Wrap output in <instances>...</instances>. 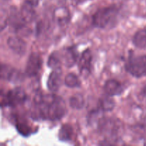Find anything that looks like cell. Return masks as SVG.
I'll return each instance as SVG.
<instances>
[{"instance_id":"obj_1","label":"cell","mask_w":146,"mask_h":146,"mask_svg":"<svg viewBox=\"0 0 146 146\" xmlns=\"http://www.w3.org/2000/svg\"><path fill=\"white\" fill-rule=\"evenodd\" d=\"M36 113L43 120L58 121L66 114L67 108L61 97L54 94L44 95L38 92L34 97Z\"/></svg>"},{"instance_id":"obj_2","label":"cell","mask_w":146,"mask_h":146,"mask_svg":"<svg viewBox=\"0 0 146 146\" xmlns=\"http://www.w3.org/2000/svg\"><path fill=\"white\" fill-rule=\"evenodd\" d=\"M118 14L119 8L115 5L99 9L93 15L92 24L97 28H113L118 22Z\"/></svg>"},{"instance_id":"obj_3","label":"cell","mask_w":146,"mask_h":146,"mask_svg":"<svg viewBox=\"0 0 146 146\" xmlns=\"http://www.w3.org/2000/svg\"><path fill=\"white\" fill-rule=\"evenodd\" d=\"M125 68L135 78L146 76V55L135 56L132 51H130Z\"/></svg>"},{"instance_id":"obj_4","label":"cell","mask_w":146,"mask_h":146,"mask_svg":"<svg viewBox=\"0 0 146 146\" xmlns=\"http://www.w3.org/2000/svg\"><path fill=\"white\" fill-rule=\"evenodd\" d=\"M27 95L21 87H17L7 91V94L2 95L1 107H15L22 104L27 101Z\"/></svg>"},{"instance_id":"obj_5","label":"cell","mask_w":146,"mask_h":146,"mask_svg":"<svg viewBox=\"0 0 146 146\" xmlns=\"http://www.w3.org/2000/svg\"><path fill=\"white\" fill-rule=\"evenodd\" d=\"M98 124V129L101 133L108 138L116 139L121 131V123L118 120L102 117L99 120Z\"/></svg>"},{"instance_id":"obj_6","label":"cell","mask_w":146,"mask_h":146,"mask_svg":"<svg viewBox=\"0 0 146 146\" xmlns=\"http://www.w3.org/2000/svg\"><path fill=\"white\" fill-rule=\"evenodd\" d=\"M43 61L41 55L36 52L31 53L29 55L27 63L25 73L29 77L36 76L38 74L42 67Z\"/></svg>"},{"instance_id":"obj_7","label":"cell","mask_w":146,"mask_h":146,"mask_svg":"<svg viewBox=\"0 0 146 146\" xmlns=\"http://www.w3.org/2000/svg\"><path fill=\"white\" fill-rule=\"evenodd\" d=\"M58 57L63 65L68 68H71L76 63L78 58V52L75 46L68 47L57 51Z\"/></svg>"},{"instance_id":"obj_8","label":"cell","mask_w":146,"mask_h":146,"mask_svg":"<svg viewBox=\"0 0 146 146\" xmlns=\"http://www.w3.org/2000/svg\"><path fill=\"white\" fill-rule=\"evenodd\" d=\"M1 78L2 79L7 80L9 82L17 84L23 81L24 75L19 70L6 65L1 64Z\"/></svg>"},{"instance_id":"obj_9","label":"cell","mask_w":146,"mask_h":146,"mask_svg":"<svg viewBox=\"0 0 146 146\" xmlns=\"http://www.w3.org/2000/svg\"><path fill=\"white\" fill-rule=\"evenodd\" d=\"M92 54L89 48L83 51L78 61V68L81 76L86 78L91 74Z\"/></svg>"},{"instance_id":"obj_10","label":"cell","mask_w":146,"mask_h":146,"mask_svg":"<svg viewBox=\"0 0 146 146\" xmlns=\"http://www.w3.org/2000/svg\"><path fill=\"white\" fill-rule=\"evenodd\" d=\"M62 70L61 67L53 69L47 80V87L51 92L56 93L62 84Z\"/></svg>"},{"instance_id":"obj_11","label":"cell","mask_w":146,"mask_h":146,"mask_svg":"<svg viewBox=\"0 0 146 146\" xmlns=\"http://www.w3.org/2000/svg\"><path fill=\"white\" fill-rule=\"evenodd\" d=\"M104 91L106 95L109 96H115L121 95L123 93L124 87L117 80L109 79L106 81L104 86Z\"/></svg>"},{"instance_id":"obj_12","label":"cell","mask_w":146,"mask_h":146,"mask_svg":"<svg viewBox=\"0 0 146 146\" xmlns=\"http://www.w3.org/2000/svg\"><path fill=\"white\" fill-rule=\"evenodd\" d=\"M7 45L11 51L19 56H23L27 51V44L18 36H11L7 39Z\"/></svg>"},{"instance_id":"obj_13","label":"cell","mask_w":146,"mask_h":146,"mask_svg":"<svg viewBox=\"0 0 146 146\" xmlns=\"http://www.w3.org/2000/svg\"><path fill=\"white\" fill-rule=\"evenodd\" d=\"M8 24L15 31H19L23 29L25 21L23 19L21 13L18 12L16 8H11V13L8 17Z\"/></svg>"},{"instance_id":"obj_14","label":"cell","mask_w":146,"mask_h":146,"mask_svg":"<svg viewBox=\"0 0 146 146\" xmlns=\"http://www.w3.org/2000/svg\"><path fill=\"white\" fill-rule=\"evenodd\" d=\"M54 18L58 25L60 27H65L69 22V11L65 8L56 9L54 11Z\"/></svg>"},{"instance_id":"obj_15","label":"cell","mask_w":146,"mask_h":146,"mask_svg":"<svg viewBox=\"0 0 146 146\" xmlns=\"http://www.w3.org/2000/svg\"><path fill=\"white\" fill-rule=\"evenodd\" d=\"M34 8L35 7L31 6V4H28V3L25 2V1L23 4L20 13H21V17H22L23 19L25 21L26 24L31 23V21H34L36 14Z\"/></svg>"},{"instance_id":"obj_16","label":"cell","mask_w":146,"mask_h":146,"mask_svg":"<svg viewBox=\"0 0 146 146\" xmlns=\"http://www.w3.org/2000/svg\"><path fill=\"white\" fill-rule=\"evenodd\" d=\"M74 128L70 124H64L61 125L58 134V139L63 142H70L74 137Z\"/></svg>"},{"instance_id":"obj_17","label":"cell","mask_w":146,"mask_h":146,"mask_svg":"<svg viewBox=\"0 0 146 146\" xmlns=\"http://www.w3.org/2000/svg\"><path fill=\"white\" fill-rule=\"evenodd\" d=\"M133 44L138 48H146V29H142L135 32L133 37Z\"/></svg>"},{"instance_id":"obj_18","label":"cell","mask_w":146,"mask_h":146,"mask_svg":"<svg viewBox=\"0 0 146 146\" xmlns=\"http://www.w3.org/2000/svg\"><path fill=\"white\" fill-rule=\"evenodd\" d=\"M109 96H102L98 101V108L103 112L111 111L115 107V102Z\"/></svg>"},{"instance_id":"obj_19","label":"cell","mask_w":146,"mask_h":146,"mask_svg":"<svg viewBox=\"0 0 146 146\" xmlns=\"http://www.w3.org/2000/svg\"><path fill=\"white\" fill-rule=\"evenodd\" d=\"M64 84L68 88H78V87L81 86V81L75 74L69 73L65 76Z\"/></svg>"},{"instance_id":"obj_20","label":"cell","mask_w":146,"mask_h":146,"mask_svg":"<svg viewBox=\"0 0 146 146\" xmlns=\"http://www.w3.org/2000/svg\"><path fill=\"white\" fill-rule=\"evenodd\" d=\"M85 101L81 94H76L72 96L69 99V105L74 109L79 110L84 108Z\"/></svg>"},{"instance_id":"obj_21","label":"cell","mask_w":146,"mask_h":146,"mask_svg":"<svg viewBox=\"0 0 146 146\" xmlns=\"http://www.w3.org/2000/svg\"><path fill=\"white\" fill-rule=\"evenodd\" d=\"M16 126H17V130L18 132L24 136H29L32 133L31 127L27 124L25 121L17 119Z\"/></svg>"},{"instance_id":"obj_22","label":"cell","mask_w":146,"mask_h":146,"mask_svg":"<svg viewBox=\"0 0 146 146\" xmlns=\"http://www.w3.org/2000/svg\"><path fill=\"white\" fill-rule=\"evenodd\" d=\"M61 60H60L59 57H58V54H57V51H54L53 52L51 55L49 56L48 59V62H47V65L49 68H60L61 65Z\"/></svg>"},{"instance_id":"obj_23","label":"cell","mask_w":146,"mask_h":146,"mask_svg":"<svg viewBox=\"0 0 146 146\" xmlns=\"http://www.w3.org/2000/svg\"><path fill=\"white\" fill-rule=\"evenodd\" d=\"M25 2L28 3V4H31V6H33V7H36L38 6V1H39V0H25Z\"/></svg>"},{"instance_id":"obj_24","label":"cell","mask_w":146,"mask_h":146,"mask_svg":"<svg viewBox=\"0 0 146 146\" xmlns=\"http://www.w3.org/2000/svg\"><path fill=\"white\" fill-rule=\"evenodd\" d=\"M87 0H71L73 4H74V5H78V4H83V3H84Z\"/></svg>"},{"instance_id":"obj_25","label":"cell","mask_w":146,"mask_h":146,"mask_svg":"<svg viewBox=\"0 0 146 146\" xmlns=\"http://www.w3.org/2000/svg\"><path fill=\"white\" fill-rule=\"evenodd\" d=\"M143 94H144V95L146 96V86L144 87V88H143Z\"/></svg>"},{"instance_id":"obj_26","label":"cell","mask_w":146,"mask_h":146,"mask_svg":"<svg viewBox=\"0 0 146 146\" xmlns=\"http://www.w3.org/2000/svg\"><path fill=\"white\" fill-rule=\"evenodd\" d=\"M5 1H6V0H5Z\"/></svg>"}]
</instances>
